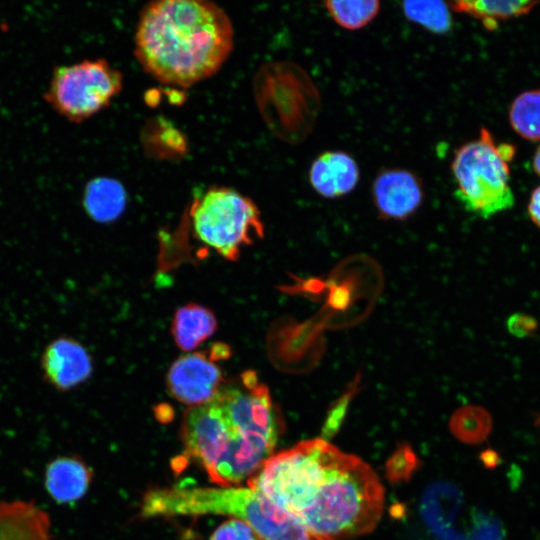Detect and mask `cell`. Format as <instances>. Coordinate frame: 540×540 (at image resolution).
Returning a JSON list of instances; mask_svg holds the SVG:
<instances>
[{
  "instance_id": "ba28073f",
  "label": "cell",
  "mask_w": 540,
  "mask_h": 540,
  "mask_svg": "<svg viewBox=\"0 0 540 540\" xmlns=\"http://www.w3.org/2000/svg\"><path fill=\"white\" fill-rule=\"evenodd\" d=\"M122 85L121 72L106 59H85L55 66L43 98L67 121L82 123L106 108Z\"/></svg>"
},
{
  "instance_id": "6da1fadb",
  "label": "cell",
  "mask_w": 540,
  "mask_h": 540,
  "mask_svg": "<svg viewBox=\"0 0 540 540\" xmlns=\"http://www.w3.org/2000/svg\"><path fill=\"white\" fill-rule=\"evenodd\" d=\"M247 486L328 540L370 532L383 511V487L371 467L323 439L271 455Z\"/></svg>"
},
{
  "instance_id": "3957f363",
  "label": "cell",
  "mask_w": 540,
  "mask_h": 540,
  "mask_svg": "<svg viewBox=\"0 0 540 540\" xmlns=\"http://www.w3.org/2000/svg\"><path fill=\"white\" fill-rule=\"evenodd\" d=\"M180 436L185 456L219 487L238 486L252 477L278 441L227 412L214 399L186 410Z\"/></svg>"
},
{
  "instance_id": "9c48e42d",
  "label": "cell",
  "mask_w": 540,
  "mask_h": 540,
  "mask_svg": "<svg viewBox=\"0 0 540 540\" xmlns=\"http://www.w3.org/2000/svg\"><path fill=\"white\" fill-rule=\"evenodd\" d=\"M192 352L179 357L169 368L166 383L170 394L190 407L212 400L225 379L217 358L210 352Z\"/></svg>"
},
{
  "instance_id": "30bf717a",
  "label": "cell",
  "mask_w": 540,
  "mask_h": 540,
  "mask_svg": "<svg viewBox=\"0 0 540 540\" xmlns=\"http://www.w3.org/2000/svg\"><path fill=\"white\" fill-rule=\"evenodd\" d=\"M42 377L60 392L84 383L93 372V362L85 346L73 337L59 336L51 340L40 357Z\"/></svg>"
},
{
  "instance_id": "ac0fdd59",
  "label": "cell",
  "mask_w": 540,
  "mask_h": 540,
  "mask_svg": "<svg viewBox=\"0 0 540 540\" xmlns=\"http://www.w3.org/2000/svg\"><path fill=\"white\" fill-rule=\"evenodd\" d=\"M509 122L522 138L540 141V89L527 90L511 103Z\"/></svg>"
},
{
  "instance_id": "7c38bea8",
  "label": "cell",
  "mask_w": 540,
  "mask_h": 540,
  "mask_svg": "<svg viewBox=\"0 0 540 540\" xmlns=\"http://www.w3.org/2000/svg\"><path fill=\"white\" fill-rule=\"evenodd\" d=\"M360 180L359 166L348 153L329 150L319 154L309 169L312 188L326 199L351 193Z\"/></svg>"
},
{
  "instance_id": "9a60e30c",
  "label": "cell",
  "mask_w": 540,
  "mask_h": 540,
  "mask_svg": "<svg viewBox=\"0 0 540 540\" xmlns=\"http://www.w3.org/2000/svg\"><path fill=\"white\" fill-rule=\"evenodd\" d=\"M216 328L217 319L210 309L189 303L176 311L171 332L181 350L192 351L212 336Z\"/></svg>"
},
{
  "instance_id": "d6986e66",
  "label": "cell",
  "mask_w": 540,
  "mask_h": 540,
  "mask_svg": "<svg viewBox=\"0 0 540 540\" xmlns=\"http://www.w3.org/2000/svg\"><path fill=\"white\" fill-rule=\"evenodd\" d=\"M537 1H454L450 8L459 13L469 14L482 20H506L529 13Z\"/></svg>"
},
{
  "instance_id": "52a82bcc",
  "label": "cell",
  "mask_w": 540,
  "mask_h": 540,
  "mask_svg": "<svg viewBox=\"0 0 540 540\" xmlns=\"http://www.w3.org/2000/svg\"><path fill=\"white\" fill-rule=\"evenodd\" d=\"M190 215L194 236L230 261L263 237L258 207L233 188L211 186L193 202Z\"/></svg>"
},
{
  "instance_id": "ffe728a7",
  "label": "cell",
  "mask_w": 540,
  "mask_h": 540,
  "mask_svg": "<svg viewBox=\"0 0 540 540\" xmlns=\"http://www.w3.org/2000/svg\"><path fill=\"white\" fill-rule=\"evenodd\" d=\"M330 17L346 30H359L369 24L380 11L377 0L325 1Z\"/></svg>"
},
{
  "instance_id": "44dd1931",
  "label": "cell",
  "mask_w": 540,
  "mask_h": 540,
  "mask_svg": "<svg viewBox=\"0 0 540 540\" xmlns=\"http://www.w3.org/2000/svg\"><path fill=\"white\" fill-rule=\"evenodd\" d=\"M449 426L451 432L459 440L477 443L486 438L492 422L485 409L478 406H464L454 412Z\"/></svg>"
},
{
  "instance_id": "4fadbf2b",
  "label": "cell",
  "mask_w": 540,
  "mask_h": 540,
  "mask_svg": "<svg viewBox=\"0 0 540 540\" xmlns=\"http://www.w3.org/2000/svg\"><path fill=\"white\" fill-rule=\"evenodd\" d=\"M92 478L93 472L82 458L63 455L47 464L44 486L56 503L71 504L85 496Z\"/></svg>"
},
{
  "instance_id": "2e32d148",
  "label": "cell",
  "mask_w": 540,
  "mask_h": 540,
  "mask_svg": "<svg viewBox=\"0 0 540 540\" xmlns=\"http://www.w3.org/2000/svg\"><path fill=\"white\" fill-rule=\"evenodd\" d=\"M127 195L118 181L97 178L88 183L83 197V206L93 220L109 223L117 219L125 209Z\"/></svg>"
},
{
  "instance_id": "8fae6325",
  "label": "cell",
  "mask_w": 540,
  "mask_h": 540,
  "mask_svg": "<svg viewBox=\"0 0 540 540\" xmlns=\"http://www.w3.org/2000/svg\"><path fill=\"white\" fill-rule=\"evenodd\" d=\"M372 196L380 217L403 221L420 208L424 190L420 178L412 171L388 168L374 178Z\"/></svg>"
},
{
  "instance_id": "7402d4cb",
  "label": "cell",
  "mask_w": 540,
  "mask_h": 540,
  "mask_svg": "<svg viewBox=\"0 0 540 540\" xmlns=\"http://www.w3.org/2000/svg\"><path fill=\"white\" fill-rule=\"evenodd\" d=\"M417 464V457L411 448L402 445L387 462V476L392 482L407 480L416 469Z\"/></svg>"
},
{
  "instance_id": "d4e9b609",
  "label": "cell",
  "mask_w": 540,
  "mask_h": 540,
  "mask_svg": "<svg viewBox=\"0 0 540 540\" xmlns=\"http://www.w3.org/2000/svg\"><path fill=\"white\" fill-rule=\"evenodd\" d=\"M532 166H533L534 172L540 177V145L536 149L535 154L533 156Z\"/></svg>"
},
{
  "instance_id": "277c9868",
  "label": "cell",
  "mask_w": 540,
  "mask_h": 540,
  "mask_svg": "<svg viewBox=\"0 0 540 540\" xmlns=\"http://www.w3.org/2000/svg\"><path fill=\"white\" fill-rule=\"evenodd\" d=\"M207 514L240 519L260 540H328L249 486L154 488L144 495L140 507L143 518Z\"/></svg>"
},
{
  "instance_id": "603a6c76",
  "label": "cell",
  "mask_w": 540,
  "mask_h": 540,
  "mask_svg": "<svg viewBox=\"0 0 540 540\" xmlns=\"http://www.w3.org/2000/svg\"><path fill=\"white\" fill-rule=\"evenodd\" d=\"M209 540H260V538L247 523L231 518L221 523Z\"/></svg>"
},
{
  "instance_id": "cb8c5ba5",
  "label": "cell",
  "mask_w": 540,
  "mask_h": 540,
  "mask_svg": "<svg viewBox=\"0 0 540 540\" xmlns=\"http://www.w3.org/2000/svg\"><path fill=\"white\" fill-rule=\"evenodd\" d=\"M528 214L532 222L540 228V185L531 193L528 203Z\"/></svg>"
},
{
  "instance_id": "5bb4252c",
  "label": "cell",
  "mask_w": 540,
  "mask_h": 540,
  "mask_svg": "<svg viewBox=\"0 0 540 540\" xmlns=\"http://www.w3.org/2000/svg\"><path fill=\"white\" fill-rule=\"evenodd\" d=\"M0 540H52L50 517L33 501H0Z\"/></svg>"
},
{
  "instance_id": "5b68a950",
  "label": "cell",
  "mask_w": 540,
  "mask_h": 540,
  "mask_svg": "<svg viewBox=\"0 0 540 540\" xmlns=\"http://www.w3.org/2000/svg\"><path fill=\"white\" fill-rule=\"evenodd\" d=\"M451 173L455 197L468 212L487 219L513 207L509 165L488 129L454 152Z\"/></svg>"
},
{
  "instance_id": "7a4b0ae2",
  "label": "cell",
  "mask_w": 540,
  "mask_h": 540,
  "mask_svg": "<svg viewBox=\"0 0 540 540\" xmlns=\"http://www.w3.org/2000/svg\"><path fill=\"white\" fill-rule=\"evenodd\" d=\"M225 11L205 0H157L140 12L135 57L152 77L189 87L219 70L233 47Z\"/></svg>"
},
{
  "instance_id": "e0dca14e",
  "label": "cell",
  "mask_w": 540,
  "mask_h": 540,
  "mask_svg": "<svg viewBox=\"0 0 540 540\" xmlns=\"http://www.w3.org/2000/svg\"><path fill=\"white\" fill-rule=\"evenodd\" d=\"M401 9L405 17L435 34L451 31L453 19L448 3L439 0L404 1Z\"/></svg>"
},
{
  "instance_id": "8992f818",
  "label": "cell",
  "mask_w": 540,
  "mask_h": 540,
  "mask_svg": "<svg viewBox=\"0 0 540 540\" xmlns=\"http://www.w3.org/2000/svg\"><path fill=\"white\" fill-rule=\"evenodd\" d=\"M255 95L271 129L289 142L304 139L320 110V96L309 76L290 62L263 66L255 78Z\"/></svg>"
}]
</instances>
